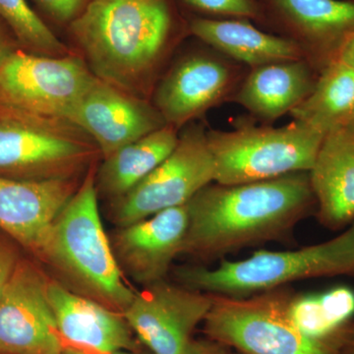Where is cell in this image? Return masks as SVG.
<instances>
[{"mask_svg":"<svg viewBox=\"0 0 354 354\" xmlns=\"http://www.w3.org/2000/svg\"><path fill=\"white\" fill-rule=\"evenodd\" d=\"M314 207L309 172L235 185L209 184L186 204L188 227L180 255L205 264L283 241Z\"/></svg>","mask_w":354,"mask_h":354,"instance_id":"cell-1","label":"cell"},{"mask_svg":"<svg viewBox=\"0 0 354 354\" xmlns=\"http://www.w3.org/2000/svg\"><path fill=\"white\" fill-rule=\"evenodd\" d=\"M174 23L167 0H90L71 32L97 78L148 100L174 50Z\"/></svg>","mask_w":354,"mask_h":354,"instance_id":"cell-2","label":"cell"},{"mask_svg":"<svg viewBox=\"0 0 354 354\" xmlns=\"http://www.w3.org/2000/svg\"><path fill=\"white\" fill-rule=\"evenodd\" d=\"M37 256L68 290L118 313L123 314L136 295L125 283L104 232L93 167L57 216Z\"/></svg>","mask_w":354,"mask_h":354,"instance_id":"cell-3","label":"cell"},{"mask_svg":"<svg viewBox=\"0 0 354 354\" xmlns=\"http://www.w3.org/2000/svg\"><path fill=\"white\" fill-rule=\"evenodd\" d=\"M354 277V221L335 239L295 250L258 251L215 268L181 266L177 283L203 292L243 297L304 279Z\"/></svg>","mask_w":354,"mask_h":354,"instance_id":"cell-4","label":"cell"},{"mask_svg":"<svg viewBox=\"0 0 354 354\" xmlns=\"http://www.w3.org/2000/svg\"><path fill=\"white\" fill-rule=\"evenodd\" d=\"M326 135L301 121L285 127L239 118L232 129L207 130L215 183L235 185L309 172Z\"/></svg>","mask_w":354,"mask_h":354,"instance_id":"cell-5","label":"cell"},{"mask_svg":"<svg viewBox=\"0 0 354 354\" xmlns=\"http://www.w3.org/2000/svg\"><path fill=\"white\" fill-rule=\"evenodd\" d=\"M295 295L286 286L243 297L213 295L205 335L241 354H339L342 328L325 339L304 334L290 313Z\"/></svg>","mask_w":354,"mask_h":354,"instance_id":"cell-6","label":"cell"},{"mask_svg":"<svg viewBox=\"0 0 354 354\" xmlns=\"http://www.w3.org/2000/svg\"><path fill=\"white\" fill-rule=\"evenodd\" d=\"M11 111L0 118V176L77 178L100 153L87 133L68 120Z\"/></svg>","mask_w":354,"mask_h":354,"instance_id":"cell-7","label":"cell"},{"mask_svg":"<svg viewBox=\"0 0 354 354\" xmlns=\"http://www.w3.org/2000/svg\"><path fill=\"white\" fill-rule=\"evenodd\" d=\"M215 183V164L204 124H188L164 162L124 196L113 201V221L120 227L160 212L184 206L209 184Z\"/></svg>","mask_w":354,"mask_h":354,"instance_id":"cell-8","label":"cell"},{"mask_svg":"<svg viewBox=\"0 0 354 354\" xmlns=\"http://www.w3.org/2000/svg\"><path fill=\"white\" fill-rule=\"evenodd\" d=\"M95 79L82 58L72 53L53 57L12 53L0 67V102L35 115L68 120Z\"/></svg>","mask_w":354,"mask_h":354,"instance_id":"cell-9","label":"cell"},{"mask_svg":"<svg viewBox=\"0 0 354 354\" xmlns=\"http://www.w3.org/2000/svg\"><path fill=\"white\" fill-rule=\"evenodd\" d=\"M248 70L208 46L190 51L158 81L153 106L167 125L180 131L209 109L232 102Z\"/></svg>","mask_w":354,"mask_h":354,"instance_id":"cell-10","label":"cell"},{"mask_svg":"<svg viewBox=\"0 0 354 354\" xmlns=\"http://www.w3.org/2000/svg\"><path fill=\"white\" fill-rule=\"evenodd\" d=\"M263 27L297 44L319 74L354 39V0H259Z\"/></svg>","mask_w":354,"mask_h":354,"instance_id":"cell-11","label":"cell"},{"mask_svg":"<svg viewBox=\"0 0 354 354\" xmlns=\"http://www.w3.org/2000/svg\"><path fill=\"white\" fill-rule=\"evenodd\" d=\"M213 305V295L162 281L136 292L123 317L152 354H183Z\"/></svg>","mask_w":354,"mask_h":354,"instance_id":"cell-12","label":"cell"},{"mask_svg":"<svg viewBox=\"0 0 354 354\" xmlns=\"http://www.w3.org/2000/svg\"><path fill=\"white\" fill-rule=\"evenodd\" d=\"M48 285L37 266L20 260L0 297V354L62 353Z\"/></svg>","mask_w":354,"mask_h":354,"instance_id":"cell-13","label":"cell"},{"mask_svg":"<svg viewBox=\"0 0 354 354\" xmlns=\"http://www.w3.org/2000/svg\"><path fill=\"white\" fill-rule=\"evenodd\" d=\"M68 120L95 142L102 158L167 125L148 100L97 78Z\"/></svg>","mask_w":354,"mask_h":354,"instance_id":"cell-14","label":"cell"},{"mask_svg":"<svg viewBox=\"0 0 354 354\" xmlns=\"http://www.w3.org/2000/svg\"><path fill=\"white\" fill-rule=\"evenodd\" d=\"M187 227L184 205L120 227L111 246L121 271L143 286L165 279L180 255Z\"/></svg>","mask_w":354,"mask_h":354,"instance_id":"cell-15","label":"cell"},{"mask_svg":"<svg viewBox=\"0 0 354 354\" xmlns=\"http://www.w3.org/2000/svg\"><path fill=\"white\" fill-rule=\"evenodd\" d=\"M77 180L0 176V228L38 255L57 216L78 189Z\"/></svg>","mask_w":354,"mask_h":354,"instance_id":"cell-16","label":"cell"},{"mask_svg":"<svg viewBox=\"0 0 354 354\" xmlns=\"http://www.w3.org/2000/svg\"><path fill=\"white\" fill-rule=\"evenodd\" d=\"M48 295L62 341L84 353L136 351L122 314L48 279Z\"/></svg>","mask_w":354,"mask_h":354,"instance_id":"cell-17","label":"cell"},{"mask_svg":"<svg viewBox=\"0 0 354 354\" xmlns=\"http://www.w3.org/2000/svg\"><path fill=\"white\" fill-rule=\"evenodd\" d=\"M318 76L305 59L249 69L232 102L246 109L261 124L272 125L308 97Z\"/></svg>","mask_w":354,"mask_h":354,"instance_id":"cell-18","label":"cell"},{"mask_svg":"<svg viewBox=\"0 0 354 354\" xmlns=\"http://www.w3.org/2000/svg\"><path fill=\"white\" fill-rule=\"evenodd\" d=\"M321 225L337 230L354 221V132L328 133L309 171Z\"/></svg>","mask_w":354,"mask_h":354,"instance_id":"cell-19","label":"cell"},{"mask_svg":"<svg viewBox=\"0 0 354 354\" xmlns=\"http://www.w3.org/2000/svg\"><path fill=\"white\" fill-rule=\"evenodd\" d=\"M190 34L247 68L305 59L297 44L265 32L246 19H211L198 17L189 23Z\"/></svg>","mask_w":354,"mask_h":354,"instance_id":"cell-20","label":"cell"},{"mask_svg":"<svg viewBox=\"0 0 354 354\" xmlns=\"http://www.w3.org/2000/svg\"><path fill=\"white\" fill-rule=\"evenodd\" d=\"M179 132L165 125L104 158L95 176L97 189L113 201L124 196L171 155Z\"/></svg>","mask_w":354,"mask_h":354,"instance_id":"cell-21","label":"cell"},{"mask_svg":"<svg viewBox=\"0 0 354 354\" xmlns=\"http://www.w3.org/2000/svg\"><path fill=\"white\" fill-rule=\"evenodd\" d=\"M323 134L348 127L354 120V69L341 60L319 74L306 100L290 114Z\"/></svg>","mask_w":354,"mask_h":354,"instance_id":"cell-22","label":"cell"},{"mask_svg":"<svg viewBox=\"0 0 354 354\" xmlns=\"http://www.w3.org/2000/svg\"><path fill=\"white\" fill-rule=\"evenodd\" d=\"M0 16L12 28L21 43L36 55L59 57L71 53L29 6L27 0H0Z\"/></svg>","mask_w":354,"mask_h":354,"instance_id":"cell-23","label":"cell"},{"mask_svg":"<svg viewBox=\"0 0 354 354\" xmlns=\"http://www.w3.org/2000/svg\"><path fill=\"white\" fill-rule=\"evenodd\" d=\"M290 313L295 325L310 337L325 339L337 334L344 327L337 326L328 315L320 295L295 293L290 302Z\"/></svg>","mask_w":354,"mask_h":354,"instance_id":"cell-24","label":"cell"},{"mask_svg":"<svg viewBox=\"0 0 354 354\" xmlns=\"http://www.w3.org/2000/svg\"><path fill=\"white\" fill-rule=\"evenodd\" d=\"M186 6L211 19H246L261 25L259 0H181Z\"/></svg>","mask_w":354,"mask_h":354,"instance_id":"cell-25","label":"cell"},{"mask_svg":"<svg viewBox=\"0 0 354 354\" xmlns=\"http://www.w3.org/2000/svg\"><path fill=\"white\" fill-rule=\"evenodd\" d=\"M330 318L339 327L351 322L354 314V291L346 286L333 288L320 295Z\"/></svg>","mask_w":354,"mask_h":354,"instance_id":"cell-26","label":"cell"},{"mask_svg":"<svg viewBox=\"0 0 354 354\" xmlns=\"http://www.w3.org/2000/svg\"><path fill=\"white\" fill-rule=\"evenodd\" d=\"M51 17L60 22L73 21L88 6V0H36Z\"/></svg>","mask_w":354,"mask_h":354,"instance_id":"cell-27","label":"cell"},{"mask_svg":"<svg viewBox=\"0 0 354 354\" xmlns=\"http://www.w3.org/2000/svg\"><path fill=\"white\" fill-rule=\"evenodd\" d=\"M20 260L15 247L0 239V297L8 285Z\"/></svg>","mask_w":354,"mask_h":354,"instance_id":"cell-28","label":"cell"},{"mask_svg":"<svg viewBox=\"0 0 354 354\" xmlns=\"http://www.w3.org/2000/svg\"><path fill=\"white\" fill-rule=\"evenodd\" d=\"M183 354H232L230 348L212 339H192Z\"/></svg>","mask_w":354,"mask_h":354,"instance_id":"cell-29","label":"cell"},{"mask_svg":"<svg viewBox=\"0 0 354 354\" xmlns=\"http://www.w3.org/2000/svg\"><path fill=\"white\" fill-rule=\"evenodd\" d=\"M339 354H354V323L348 322L342 329Z\"/></svg>","mask_w":354,"mask_h":354,"instance_id":"cell-30","label":"cell"},{"mask_svg":"<svg viewBox=\"0 0 354 354\" xmlns=\"http://www.w3.org/2000/svg\"><path fill=\"white\" fill-rule=\"evenodd\" d=\"M339 60L354 69V39L342 50Z\"/></svg>","mask_w":354,"mask_h":354,"instance_id":"cell-31","label":"cell"},{"mask_svg":"<svg viewBox=\"0 0 354 354\" xmlns=\"http://www.w3.org/2000/svg\"><path fill=\"white\" fill-rule=\"evenodd\" d=\"M11 53H12V51L10 50L6 39L0 34V67L3 65L7 58L10 57Z\"/></svg>","mask_w":354,"mask_h":354,"instance_id":"cell-32","label":"cell"},{"mask_svg":"<svg viewBox=\"0 0 354 354\" xmlns=\"http://www.w3.org/2000/svg\"><path fill=\"white\" fill-rule=\"evenodd\" d=\"M62 354H86L83 351H79V349L70 348V346H65L64 351Z\"/></svg>","mask_w":354,"mask_h":354,"instance_id":"cell-33","label":"cell"},{"mask_svg":"<svg viewBox=\"0 0 354 354\" xmlns=\"http://www.w3.org/2000/svg\"><path fill=\"white\" fill-rule=\"evenodd\" d=\"M111 354H147L144 353H141V351H139L138 349H136V351H115V353H111ZM152 354V353H151Z\"/></svg>","mask_w":354,"mask_h":354,"instance_id":"cell-34","label":"cell"},{"mask_svg":"<svg viewBox=\"0 0 354 354\" xmlns=\"http://www.w3.org/2000/svg\"><path fill=\"white\" fill-rule=\"evenodd\" d=\"M346 127L349 128V129L353 130V131L354 132V120L353 121V122L351 123V124H348V127Z\"/></svg>","mask_w":354,"mask_h":354,"instance_id":"cell-35","label":"cell"},{"mask_svg":"<svg viewBox=\"0 0 354 354\" xmlns=\"http://www.w3.org/2000/svg\"><path fill=\"white\" fill-rule=\"evenodd\" d=\"M234 354H241V353H234Z\"/></svg>","mask_w":354,"mask_h":354,"instance_id":"cell-36","label":"cell"}]
</instances>
